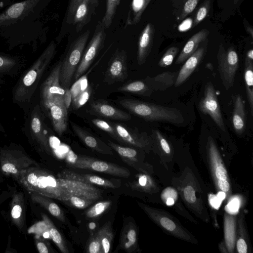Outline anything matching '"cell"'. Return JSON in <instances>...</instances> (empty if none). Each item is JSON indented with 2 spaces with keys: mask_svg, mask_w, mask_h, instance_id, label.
<instances>
[{
  "mask_svg": "<svg viewBox=\"0 0 253 253\" xmlns=\"http://www.w3.org/2000/svg\"><path fill=\"white\" fill-rule=\"evenodd\" d=\"M29 192H34L66 202L72 195L94 201L100 198L102 192L90 184L55 176L37 166L23 170L16 180Z\"/></svg>",
  "mask_w": 253,
  "mask_h": 253,
  "instance_id": "1",
  "label": "cell"
},
{
  "mask_svg": "<svg viewBox=\"0 0 253 253\" xmlns=\"http://www.w3.org/2000/svg\"><path fill=\"white\" fill-rule=\"evenodd\" d=\"M57 44L51 41L32 65L21 75L12 90V101L25 116L35 103L40 83L56 53Z\"/></svg>",
  "mask_w": 253,
  "mask_h": 253,
  "instance_id": "2",
  "label": "cell"
},
{
  "mask_svg": "<svg viewBox=\"0 0 253 253\" xmlns=\"http://www.w3.org/2000/svg\"><path fill=\"white\" fill-rule=\"evenodd\" d=\"M118 103L131 114L147 121L166 122L176 125L184 121L181 112L176 108L128 98L120 100Z\"/></svg>",
  "mask_w": 253,
  "mask_h": 253,
  "instance_id": "3",
  "label": "cell"
},
{
  "mask_svg": "<svg viewBox=\"0 0 253 253\" xmlns=\"http://www.w3.org/2000/svg\"><path fill=\"white\" fill-rule=\"evenodd\" d=\"M43 0H24L11 5L0 13V32H14L26 22H32Z\"/></svg>",
  "mask_w": 253,
  "mask_h": 253,
  "instance_id": "4",
  "label": "cell"
},
{
  "mask_svg": "<svg viewBox=\"0 0 253 253\" xmlns=\"http://www.w3.org/2000/svg\"><path fill=\"white\" fill-rule=\"evenodd\" d=\"M45 115L39 103H35L24 116L21 128L31 144L40 151L50 154L51 149L46 135Z\"/></svg>",
  "mask_w": 253,
  "mask_h": 253,
  "instance_id": "5",
  "label": "cell"
},
{
  "mask_svg": "<svg viewBox=\"0 0 253 253\" xmlns=\"http://www.w3.org/2000/svg\"><path fill=\"white\" fill-rule=\"evenodd\" d=\"M90 35V30L78 37L71 44L64 58L61 61L60 84L64 88H69L76 69L81 60Z\"/></svg>",
  "mask_w": 253,
  "mask_h": 253,
  "instance_id": "6",
  "label": "cell"
},
{
  "mask_svg": "<svg viewBox=\"0 0 253 253\" xmlns=\"http://www.w3.org/2000/svg\"><path fill=\"white\" fill-rule=\"evenodd\" d=\"M0 164L3 174L12 176L15 180L23 170L38 165L37 162L15 144L0 149Z\"/></svg>",
  "mask_w": 253,
  "mask_h": 253,
  "instance_id": "7",
  "label": "cell"
},
{
  "mask_svg": "<svg viewBox=\"0 0 253 253\" xmlns=\"http://www.w3.org/2000/svg\"><path fill=\"white\" fill-rule=\"evenodd\" d=\"M105 29L101 21H99L95 26L93 36L84 48L81 60L75 73L73 78L75 81L86 72L103 47L106 37Z\"/></svg>",
  "mask_w": 253,
  "mask_h": 253,
  "instance_id": "8",
  "label": "cell"
},
{
  "mask_svg": "<svg viewBox=\"0 0 253 253\" xmlns=\"http://www.w3.org/2000/svg\"><path fill=\"white\" fill-rule=\"evenodd\" d=\"M74 156L73 162H69L73 168L89 169L122 177H127L130 175L129 169L122 166L89 157L75 154Z\"/></svg>",
  "mask_w": 253,
  "mask_h": 253,
  "instance_id": "9",
  "label": "cell"
},
{
  "mask_svg": "<svg viewBox=\"0 0 253 253\" xmlns=\"http://www.w3.org/2000/svg\"><path fill=\"white\" fill-rule=\"evenodd\" d=\"M218 69L224 86L228 90L233 85L235 76L239 66V58L236 50L233 47L225 50L220 44L217 53Z\"/></svg>",
  "mask_w": 253,
  "mask_h": 253,
  "instance_id": "10",
  "label": "cell"
},
{
  "mask_svg": "<svg viewBox=\"0 0 253 253\" xmlns=\"http://www.w3.org/2000/svg\"><path fill=\"white\" fill-rule=\"evenodd\" d=\"M41 108L50 120L55 132L61 136L68 126L67 109L63 98H56L42 105Z\"/></svg>",
  "mask_w": 253,
  "mask_h": 253,
  "instance_id": "11",
  "label": "cell"
},
{
  "mask_svg": "<svg viewBox=\"0 0 253 253\" xmlns=\"http://www.w3.org/2000/svg\"><path fill=\"white\" fill-rule=\"evenodd\" d=\"M61 66L60 61L40 85V105L56 98H64L65 89L61 85L59 80Z\"/></svg>",
  "mask_w": 253,
  "mask_h": 253,
  "instance_id": "12",
  "label": "cell"
},
{
  "mask_svg": "<svg viewBox=\"0 0 253 253\" xmlns=\"http://www.w3.org/2000/svg\"><path fill=\"white\" fill-rule=\"evenodd\" d=\"M198 107L203 113L209 115L222 130H226L216 92L211 83L206 84L204 96L200 100Z\"/></svg>",
  "mask_w": 253,
  "mask_h": 253,
  "instance_id": "13",
  "label": "cell"
},
{
  "mask_svg": "<svg viewBox=\"0 0 253 253\" xmlns=\"http://www.w3.org/2000/svg\"><path fill=\"white\" fill-rule=\"evenodd\" d=\"M127 55L125 50L117 49L109 61L104 74V81L109 85L123 82L128 77L126 64Z\"/></svg>",
  "mask_w": 253,
  "mask_h": 253,
  "instance_id": "14",
  "label": "cell"
},
{
  "mask_svg": "<svg viewBox=\"0 0 253 253\" xmlns=\"http://www.w3.org/2000/svg\"><path fill=\"white\" fill-rule=\"evenodd\" d=\"M26 64L24 58L20 56L0 52V89L7 77L19 75Z\"/></svg>",
  "mask_w": 253,
  "mask_h": 253,
  "instance_id": "15",
  "label": "cell"
},
{
  "mask_svg": "<svg viewBox=\"0 0 253 253\" xmlns=\"http://www.w3.org/2000/svg\"><path fill=\"white\" fill-rule=\"evenodd\" d=\"M89 113L92 115L116 121H127L131 119L129 113L101 100L91 102Z\"/></svg>",
  "mask_w": 253,
  "mask_h": 253,
  "instance_id": "16",
  "label": "cell"
},
{
  "mask_svg": "<svg viewBox=\"0 0 253 253\" xmlns=\"http://www.w3.org/2000/svg\"><path fill=\"white\" fill-rule=\"evenodd\" d=\"M99 0H83L77 6L72 23L79 32L91 20L99 4Z\"/></svg>",
  "mask_w": 253,
  "mask_h": 253,
  "instance_id": "17",
  "label": "cell"
},
{
  "mask_svg": "<svg viewBox=\"0 0 253 253\" xmlns=\"http://www.w3.org/2000/svg\"><path fill=\"white\" fill-rule=\"evenodd\" d=\"M113 125L121 143L140 148L144 147L147 144L144 133H139L137 130L119 123H114Z\"/></svg>",
  "mask_w": 253,
  "mask_h": 253,
  "instance_id": "18",
  "label": "cell"
},
{
  "mask_svg": "<svg viewBox=\"0 0 253 253\" xmlns=\"http://www.w3.org/2000/svg\"><path fill=\"white\" fill-rule=\"evenodd\" d=\"M57 176L107 188H116L118 187L113 181L98 175L80 173L68 169L62 170L57 174Z\"/></svg>",
  "mask_w": 253,
  "mask_h": 253,
  "instance_id": "19",
  "label": "cell"
},
{
  "mask_svg": "<svg viewBox=\"0 0 253 253\" xmlns=\"http://www.w3.org/2000/svg\"><path fill=\"white\" fill-rule=\"evenodd\" d=\"M73 130L76 135L88 147L102 154H112L111 148L82 127L70 121Z\"/></svg>",
  "mask_w": 253,
  "mask_h": 253,
  "instance_id": "20",
  "label": "cell"
},
{
  "mask_svg": "<svg viewBox=\"0 0 253 253\" xmlns=\"http://www.w3.org/2000/svg\"><path fill=\"white\" fill-rule=\"evenodd\" d=\"M155 33V28L151 23H148L141 32L138 42L137 61L142 65L146 60L150 52Z\"/></svg>",
  "mask_w": 253,
  "mask_h": 253,
  "instance_id": "21",
  "label": "cell"
},
{
  "mask_svg": "<svg viewBox=\"0 0 253 253\" xmlns=\"http://www.w3.org/2000/svg\"><path fill=\"white\" fill-rule=\"evenodd\" d=\"M72 97L71 105L74 109L83 106L89 99L91 93L87 79L81 77L70 89Z\"/></svg>",
  "mask_w": 253,
  "mask_h": 253,
  "instance_id": "22",
  "label": "cell"
},
{
  "mask_svg": "<svg viewBox=\"0 0 253 253\" xmlns=\"http://www.w3.org/2000/svg\"><path fill=\"white\" fill-rule=\"evenodd\" d=\"M205 52V49L200 47L197 49L185 62L178 73L174 85L176 87L181 85L196 69Z\"/></svg>",
  "mask_w": 253,
  "mask_h": 253,
  "instance_id": "23",
  "label": "cell"
},
{
  "mask_svg": "<svg viewBox=\"0 0 253 253\" xmlns=\"http://www.w3.org/2000/svg\"><path fill=\"white\" fill-rule=\"evenodd\" d=\"M26 205L22 192L15 193L12 199L10 215L12 222L19 230L25 225Z\"/></svg>",
  "mask_w": 253,
  "mask_h": 253,
  "instance_id": "24",
  "label": "cell"
},
{
  "mask_svg": "<svg viewBox=\"0 0 253 253\" xmlns=\"http://www.w3.org/2000/svg\"><path fill=\"white\" fill-rule=\"evenodd\" d=\"M209 34V31L203 29L193 35L187 41L178 56L176 64H180L186 60L198 48L199 44L206 40Z\"/></svg>",
  "mask_w": 253,
  "mask_h": 253,
  "instance_id": "25",
  "label": "cell"
},
{
  "mask_svg": "<svg viewBox=\"0 0 253 253\" xmlns=\"http://www.w3.org/2000/svg\"><path fill=\"white\" fill-rule=\"evenodd\" d=\"M177 75L176 72H166L144 80L152 90H164L174 85Z\"/></svg>",
  "mask_w": 253,
  "mask_h": 253,
  "instance_id": "26",
  "label": "cell"
},
{
  "mask_svg": "<svg viewBox=\"0 0 253 253\" xmlns=\"http://www.w3.org/2000/svg\"><path fill=\"white\" fill-rule=\"evenodd\" d=\"M30 197L33 203L40 205L52 215L60 221L65 222V216L62 210L57 204L51 200V198L34 192H30Z\"/></svg>",
  "mask_w": 253,
  "mask_h": 253,
  "instance_id": "27",
  "label": "cell"
},
{
  "mask_svg": "<svg viewBox=\"0 0 253 253\" xmlns=\"http://www.w3.org/2000/svg\"><path fill=\"white\" fill-rule=\"evenodd\" d=\"M232 121L236 133H242L246 126V114L243 100L239 95H237L235 99Z\"/></svg>",
  "mask_w": 253,
  "mask_h": 253,
  "instance_id": "28",
  "label": "cell"
},
{
  "mask_svg": "<svg viewBox=\"0 0 253 253\" xmlns=\"http://www.w3.org/2000/svg\"><path fill=\"white\" fill-rule=\"evenodd\" d=\"M137 245V232L134 225L130 222L123 228L120 240V246L128 253L135 250Z\"/></svg>",
  "mask_w": 253,
  "mask_h": 253,
  "instance_id": "29",
  "label": "cell"
},
{
  "mask_svg": "<svg viewBox=\"0 0 253 253\" xmlns=\"http://www.w3.org/2000/svg\"><path fill=\"white\" fill-rule=\"evenodd\" d=\"M42 216L49 237L62 253H68L69 250L66 242L58 229L46 215L42 214Z\"/></svg>",
  "mask_w": 253,
  "mask_h": 253,
  "instance_id": "30",
  "label": "cell"
},
{
  "mask_svg": "<svg viewBox=\"0 0 253 253\" xmlns=\"http://www.w3.org/2000/svg\"><path fill=\"white\" fill-rule=\"evenodd\" d=\"M151 0H132L128 11L126 26L137 24L142 15Z\"/></svg>",
  "mask_w": 253,
  "mask_h": 253,
  "instance_id": "31",
  "label": "cell"
},
{
  "mask_svg": "<svg viewBox=\"0 0 253 253\" xmlns=\"http://www.w3.org/2000/svg\"><path fill=\"white\" fill-rule=\"evenodd\" d=\"M118 91L143 96H149L152 90L144 80L127 83L118 88Z\"/></svg>",
  "mask_w": 253,
  "mask_h": 253,
  "instance_id": "32",
  "label": "cell"
},
{
  "mask_svg": "<svg viewBox=\"0 0 253 253\" xmlns=\"http://www.w3.org/2000/svg\"><path fill=\"white\" fill-rule=\"evenodd\" d=\"M244 80L247 98L252 113L253 111V60L246 58L244 68Z\"/></svg>",
  "mask_w": 253,
  "mask_h": 253,
  "instance_id": "33",
  "label": "cell"
},
{
  "mask_svg": "<svg viewBox=\"0 0 253 253\" xmlns=\"http://www.w3.org/2000/svg\"><path fill=\"white\" fill-rule=\"evenodd\" d=\"M108 146L120 156L122 159L126 164L130 165L131 163L136 161L137 151L129 147H125L118 145L111 141H108Z\"/></svg>",
  "mask_w": 253,
  "mask_h": 253,
  "instance_id": "34",
  "label": "cell"
},
{
  "mask_svg": "<svg viewBox=\"0 0 253 253\" xmlns=\"http://www.w3.org/2000/svg\"><path fill=\"white\" fill-rule=\"evenodd\" d=\"M102 245L103 253H108L111 250L114 234L109 222L105 223L97 231Z\"/></svg>",
  "mask_w": 253,
  "mask_h": 253,
  "instance_id": "35",
  "label": "cell"
},
{
  "mask_svg": "<svg viewBox=\"0 0 253 253\" xmlns=\"http://www.w3.org/2000/svg\"><path fill=\"white\" fill-rule=\"evenodd\" d=\"M200 0H178V3H174L176 9L177 19H184L196 8Z\"/></svg>",
  "mask_w": 253,
  "mask_h": 253,
  "instance_id": "36",
  "label": "cell"
},
{
  "mask_svg": "<svg viewBox=\"0 0 253 253\" xmlns=\"http://www.w3.org/2000/svg\"><path fill=\"white\" fill-rule=\"evenodd\" d=\"M120 2V0H107L105 13L101 21L106 29L111 26Z\"/></svg>",
  "mask_w": 253,
  "mask_h": 253,
  "instance_id": "37",
  "label": "cell"
},
{
  "mask_svg": "<svg viewBox=\"0 0 253 253\" xmlns=\"http://www.w3.org/2000/svg\"><path fill=\"white\" fill-rule=\"evenodd\" d=\"M111 201H104L98 202L88 209L85 212V216L89 218L99 217L110 207Z\"/></svg>",
  "mask_w": 253,
  "mask_h": 253,
  "instance_id": "38",
  "label": "cell"
},
{
  "mask_svg": "<svg viewBox=\"0 0 253 253\" xmlns=\"http://www.w3.org/2000/svg\"><path fill=\"white\" fill-rule=\"evenodd\" d=\"M91 122L96 127L106 132L114 139L120 142V139L113 124L99 119H92Z\"/></svg>",
  "mask_w": 253,
  "mask_h": 253,
  "instance_id": "39",
  "label": "cell"
},
{
  "mask_svg": "<svg viewBox=\"0 0 253 253\" xmlns=\"http://www.w3.org/2000/svg\"><path fill=\"white\" fill-rule=\"evenodd\" d=\"M94 201H95L85 197L72 195L66 202L76 208L84 209L91 205Z\"/></svg>",
  "mask_w": 253,
  "mask_h": 253,
  "instance_id": "40",
  "label": "cell"
},
{
  "mask_svg": "<svg viewBox=\"0 0 253 253\" xmlns=\"http://www.w3.org/2000/svg\"><path fill=\"white\" fill-rule=\"evenodd\" d=\"M178 52L177 47H169L160 60L158 65L161 67H168L171 64Z\"/></svg>",
  "mask_w": 253,
  "mask_h": 253,
  "instance_id": "41",
  "label": "cell"
},
{
  "mask_svg": "<svg viewBox=\"0 0 253 253\" xmlns=\"http://www.w3.org/2000/svg\"><path fill=\"white\" fill-rule=\"evenodd\" d=\"M211 7V0H205L199 7L194 20V26L198 25L207 16Z\"/></svg>",
  "mask_w": 253,
  "mask_h": 253,
  "instance_id": "42",
  "label": "cell"
},
{
  "mask_svg": "<svg viewBox=\"0 0 253 253\" xmlns=\"http://www.w3.org/2000/svg\"><path fill=\"white\" fill-rule=\"evenodd\" d=\"M86 251L89 253H103L100 240L97 233L90 236L87 245Z\"/></svg>",
  "mask_w": 253,
  "mask_h": 253,
  "instance_id": "43",
  "label": "cell"
},
{
  "mask_svg": "<svg viewBox=\"0 0 253 253\" xmlns=\"http://www.w3.org/2000/svg\"><path fill=\"white\" fill-rule=\"evenodd\" d=\"M35 241L37 249L40 253H51L53 252L49 242L42 237L36 236Z\"/></svg>",
  "mask_w": 253,
  "mask_h": 253,
  "instance_id": "44",
  "label": "cell"
},
{
  "mask_svg": "<svg viewBox=\"0 0 253 253\" xmlns=\"http://www.w3.org/2000/svg\"><path fill=\"white\" fill-rule=\"evenodd\" d=\"M83 0H70L67 10V22L71 24L72 23L73 18L79 3Z\"/></svg>",
  "mask_w": 253,
  "mask_h": 253,
  "instance_id": "45",
  "label": "cell"
},
{
  "mask_svg": "<svg viewBox=\"0 0 253 253\" xmlns=\"http://www.w3.org/2000/svg\"><path fill=\"white\" fill-rule=\"evenodd\" d=\"M184 196L186 200L190 203H193L196 200L194 189L191 186H187L184 190Z\"/></svg>",
  "mask_w": 253,
  "mask_h": 253,
  "instance_id": "46",
  "label": "cell"
},
{
  "mask_svg": "<svg viewBox=\"0 0 253 253\" xmlns=\"http://www.w3.org/2000/svg\"><path fill=\"white\" fill-rule=\"evenodd\" d=\"M155 133L158 139L159 140L160 145L163 150L166 153L169 154L170 152V149L167 140L162 136L158 130H155Z\"/></svg>",
  "mask_w": 253,
  "mask_h": 253,
  "instance_id": "47",
  "label": "cell"
},
{
  "mask_svg": "<svg viewBox=\"0 0 253 253\" xmlns=\"http://www.w3.org/2000/svg\"><path fill=\"white\" fill-rule=\"evenodd\" d=\"M169 198H172L174 200L177 198V193L176 191L171 187H168L165 189L162 193V198L165 201Z\"/></svg>",
  "mask_w": 253,
  "mask_h": 253,
  "instance_id": "48",
  "label": "cell"
},
{
  "mask_svg": "<svg viewBox=\"0 0 253 253\" xmlns=\"http://www.w3.org/2000/svg\"><path fill=\"white\" fill-rule=\"evenodd\" d=\"M162 226L169 231H173L176 228L175 223L170 219L167 217H163L160 220Z\"/></svg>",
  "mask_w": 253,
  "mask_h": 253,
  "instance_id": "49",
  "label": "cell"
},
{
  "mask_svg": "<svg viewBox=\"0 0 253 253\" xmlns=\"http://www.w3.org/2000/svg\"><path fill=\"white\" fill-rule=\"evenodd\" d=\"M215 175L217 178L225 180L227 178V172L224 168L221 165H219L216 166L215 169Z\"/></svg>",
  "mask_w": 253,
  "mask_h": 253,
  "instance_id": "50",
  "label": "cell"
},
{
  "mask_svg": "<svg viewBox=\"0 0 253 253\" xmlns=\"http://www.w3.org/2000/svg\"><path fill=\"white\" fill-rule=\"evenodd\" d=\"M209 200L211 205L216 209L219 208L222 202L216 196L212 194L209 196Z\"/></svg>",
  "mask_w": 253,
  "mask_h": 253,
  "instance_id": "51",
  "label": "cell"
},
{
  "mask_svg": "<svg viewBox=\"0 0 253 253\" xmlns=\"http://www.w3.org/2000/svg\"><path fill=\"white\" fill-rule=\"evenodd\" d=\"M237 248L239 253H246L247 252V245L243 239H239L237 243Z\"/></svg>",
  "mask_w": 253,
  "mask_h": 253,
  "instance_id": "52",
  "label": "cell"
},
{
  "mask_svg": "<svg viewBox=\"0 0 253 253\" xmlns=\"http://www.w3.org/2000/svg\"><path fill=\"white\" fill-rule=\"evenodd\" d=\"M65 92L64 96V101L65 104V106L68 109L70 105L71 104L72 102V97L71 94L70 92V90L69 88H65Z\"/></svg>",
  "mask_w": 253,
  "mask_h": 253,
  "instance_id": "53",
  "label": "cell"
},
{
  "mask_svg": "<svg viewBox=\"0 0 253 253\" xmlns=\"http://www.w3.org/2000/svg\"><path fill=\"white\" fill-rule=\"evenodd\" d=\"M228 210L232 212L238 211L239 207V202L238 199H233L227 205Z\"/></svg>",
  "mask_w": 253,
  "mask_h": 253,
  "instance_id": "54",
  "label": "cell"
},
{
  "mask_svg": "<svg viewBox=\"0 0 253 253\" xmlns=\"http://www.w3.org/2000/svg\"><path fill=\"white\" fill-rule=\"evenodd\" d=\"M218 185L220 189L224 192H227L229 189V184L226 179L223 180L218 179Z\"/></svg>",
  "mask_w": 253,
  "mask_h": 253,
  "instance_id": "55",
  "label": "cell"
},
{
  "mask_svg": "<svg viewBox=\"0 0 253 253\" xmlns=\"http://www.w3.org/2000/svg\"><path fill=\"white\" fill-rule=\"evenodd\" d=\"M244 25L246 27V31H247V32L249 33V34H250L252 38L253 39V29L252 28V27H251L247 22H244Z\"/></svg>",
  "mask_w": 253,
  "mask_h": 253,
  "instance_id": "56",
  "label": "cell"
},
{
  "mask_svg": "<svg viewBox=\"0 0 253 253\" xmlns=\"http://www.w3.org/2000/svg\"><path fill=\"white\" fill-rule=\"evenodd\" d=\"M216 196L220 201H222L225 199L226 194L224 191H220L217 193Z\"/></svg>",
  "mask_w": 253,
  "mask_h": 253,
  "instance_id": "57",
  "label": "cell"
},
{
  "mask_svg": "<svg viewBox=\"0 0 253 253\" xmlns=\"http://www.w3.org/2000/svg\"><path fill=\"white\" fill-rule=\"evenodd\" d=\"M246 58L253 60V50L252 49L248 50L247 53Z\"/></svg>",
  "mask_w": 253,
  "mask_h": 253,
  "instance_id": "58",
  "label": "cell"
},
{
  "mask_svg": "<svg viewBox=\"0 0 253 253\" xmlns=\"http://www.w3.org/2000/svg\"><path fill=\"white\" fill-rule=\"evenodd\" d=\"M175 203V200L172 198H169L166 201V203L168 206H172Z\"/></svg>",
  "mask_w": 253,
  "mask_h": 253,
  "instance_id": "59",
  "label": "cell"
},
{
  "mask_svg": "<svg viewBox=\"0 0 253 253\" xmlns=\"http://www.w3.org/2000/svg\"><path fill=\"white\" fill-rule=\"evenodd\" d=\"M96 225L93 222H91L88 224V228L90 230H94L96 228Z\"/></svg>",
  "mask_w": 253,
  "mask_h": 253,
  "instance_id": "60",
  "label": "cell"
},
{
  "mask_svg": "<svg viewBox=\"0 0 253 253\" xmlns=\"http://www.w3.org/2000/svg\"><path fill=\"white\" fill-rule=\"evenodd\" d=\"M0 132L1 133H5V129L0 122Z\"/></svg>",
  "mask_w": 253,
  "mask_h": 253,
  "instance_id": "61",
  "label": "cell"
},
{
  "mask_svg": "<svg viewBox=\"0 0 253 253\" xmlns=\"http://www.w3.org/2000/svg\"><path fill=\"white\" fill-rule=\"evenodd\" d=\"M240 0H233V3L234 4H236Z\"/></svg>",
  "mask_w": 253,
  "mask_h": 253,
  "instance_id": "62",
  "label": "cell"
}]
</instances>
